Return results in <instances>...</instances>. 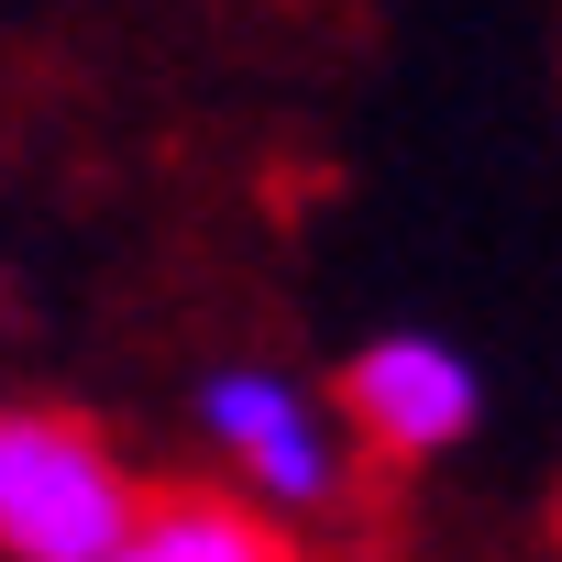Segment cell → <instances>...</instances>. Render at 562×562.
<instances>
[{
    "mask_svg": "<svg viewBox=\"0 0 562 562\" xmlns=\"http://www.w3.org/2000/svg\"><path fill=\"white\" fill-rule=\"evenodd\" d=\"M100 562H299V551L276 529V507L232 485V496H144V518Z\"/></svg>",
    "mask_w": 562,
    "mask_h": 562,
    "instance_id": "cell-4",
    "label": "cell"
},
{
    "mask_svg": "<svg viewBox=\"0 0 562 562\" xmlns=\"http://www.w3.org/2000/svg\"><path fill=\"white\" fill-rule=\"evenodd\" d=\"M188 419H199V441H210V463L254 496V507H276V518H321V507H342V397H321L310 375H288V364H210L199 386H188Z\"/></svg>",
    "mask_w": 562,
    "mask_h": 562,
    "instance_id": "cell-1",
    "label": "cell"
},
{
    "mask_svg": "<svg viewBox=\"0 0 562 562\" xmlns=\"http://www.w3.org/2000/svg\"><path fill=\"white\" fill-rule=\"evenodd\" d=\"M144 518V474L67 408H0V562H100Z\"/></svg>",
    "mask_w": 562,
    "mask_h": 562,
    "instance_id": "cell-2",
    "label": "cell"
},
{
    "mask_svg": "<svg viewBox=\"0 0 562 562\" xmlns=\"http://www.w3.org/2000/svg\"><path fill=\"white\" fill-rule=\"evenodd\" d=\"M331 397H342V419H353L386 463H441V452H463V441L485 430V364H474L452 331H419V321L353 342V364H342Z\"/></svg>",
    "mask_w": 562,
    "mask_h": 562,
    "instance_id": "cell-3",
    "label": "cell"
}]
</instances>
